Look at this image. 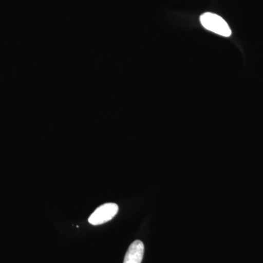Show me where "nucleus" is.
<instances>
[{
	"label": "nucleus",
	"instance_id": "nucleus-1",
	"mask_svg": "<svg viewBox=\"0 0 263 263\" xmlns=\"http://www.w3.org/2000/svg\"><path fill=\"white\" fill-rule=\"evenodd\" d=\"M204 28L223 37H230L232 32L228 23L219 15L212 13H205L200 18Z\"/></svg>",
	"mask_w": 263,
	"mask_h": 263
},
{
	"label": "nucleus",
	"instance_id": "nucleus-2",
	"mask_svg": "<svg viewBox=\"0 0 263 263\" xmlns=\"http://www.w3.org/2000/svg\"><path fill=\"white\" fill-rule=\"evenodd\" d=\"M119 206L117 204L109 203L103 204L98 207L93 214L89 216V222L93 226H99L104 224L107 221L111 220L117 215Z\"/></svg>",
	"mask_w": 263,
	"mask_h": 263
},
{
	"label": "nucleus",
	"instance_id": "nucleus-3",
	"mask_svg": "<svg viewBox=\"0 0 263 263\" xmlns=\"http://www.w3.org/2000/svg\"><path fill=\"white\" fill-rule=\"evenodd\" d=\"M144 254V245L141 240H135L129 246L124 263H141Z\"/></svg>",
	"mask_w": 263,
	"mask_h": 263
}]
</instances>
